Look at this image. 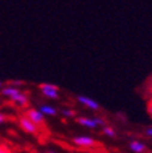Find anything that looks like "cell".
<instances>
[{"label":"cell","mask_w":152,"mask_h":153,"mask_svg":"<svg viewBox=\"0 0 152 153\" xmlns=\"http://www.w3.org/2000/svg\"><path fill=\"white\" fill-rule=\"evenodd\" d=\"M41 92L49 97V98H57L59 97V87L55 85H51V83H41L39 86Z\"/></svg>","instance_id":"obj_1"},{"label":"cell","mask_w":152,"mask_h":153,"mask_svg":"<svg viewBox=\"0 0 152 153\" xmlns=\"http://www.w3.org/2000/svg\"><path fill=\"white\" fill-rule=\"evenodd\" d=\"M26 118H29L30 121L35 123L36 126L37 125H44L45 123V118H44V114L39 111V110H28L26 111Z\"/></svg>","instance_id":"obj_2"},{"label":"cell","mask_w":152,"mask_h":153,"mask_svg":"<svg viewBox=\"0 0 152 153\" xmlns=\"http://www.w3.org/2000/svg\"><path fill=\"white\" fill-rule=\"evenodd\" d=\"M19 123H20V127L24 129L25 132L28 133H31V134H35L37 132V126L35 123H33L31 121L26 117H21L19 120Z\"/></svg>","instance_id":"obj_3"},{"label":"cell","mask_w":152,"mask_h":153,"mask_svg":"<svg viewBox=\"0 0 152 153\" xmlns=\"http://www.w3.org/2000/svg\"><path fill=\"white\" fill-rule=\"evenodd\" d=\"M72 142L77 146H81V147H92V146H96V141H94L92 138L90 137H75L72 140Z\"/></svg>","instance_id":"obj_4"},{"label":"cell","mask_w":152,"mask_h":153,"mask_svg":"<svg viewBox=\"0 0 152 153\" xmlns=\"http://www.w3.org/2000/svg\"><path fill=\"white\" fill-rule=\"evenodd\" d=\"M10 100L14 101L15 103L20 105V106H26V105H28V101H29V98H28V96H26L25 94H22L21 91H20L19 94H16V95H14L13 97H10Z\"/></svg>","instance_id":"obj_5"},{"label":"cell","mask_w":152,"mask_h":153,"mask_svg":"<svg viewBox=\"0 0 152 153\" xmlns=\"http://www.w3.org/2000/svg\"><path fill=\"white\" fill-rule=\"evenodd\" d=\"M77 100H79L81 103H83L85 106L90 107V108H92V110H98V108H100V106H98V103H97V102H95L94 100H91V98H89V97H85V96H79V97H77Z\"/></svg>","instance_id":"obj_6"},{"label":"cell","mask_w":152,"mask_h":153,"mask_svg":"<svg viewBox=\"0 0 152 153\" xmlns=\"http://www.w3.org/2000/svg\"><path fill=\"white\" fill-rule=\"evenodd\" d=\"M20 92V90L18 87H13V86H7V87H4L0 90V94H1L3 96H6V97H13L14 95H16Z\"/></svg>","instance_id":"obj_7"},{"label":"cell","mask_w":152,"mask_h":153,"mask_svg":"<svg viewBox=\"0 0 152 153\" xmlns=\"http://www.w3.org/2000/svg\"><path fill=\"white\" fill-rule=\"evenodd\" d=\"M77 122L80 125L85 126V127H89V128H95L96 127V123L94 120H90V118H86V117H79L77 118Z\"/></svg>","instance_id":"obj_8"},{"label":"cell","mask_w":152,"mask_h":153,"mask_svg":"<svg viewBox=\"0 0 152 153\" xmlns=\"http://www.w3.org/2000/svg\"><path fill=\"white\" fill-rule=\"evenodd\" d=\"M39 111H40L42 114H49V116H55V114L57 113L54 107L48 106V105H42V106H40V110H39Z\"/></svg>","instance_id":"obj_9"},{"label":"cell","mask_w":152,"mask_h":153,"mask_svg":"<svg viewBox=\"0 0 152 153\" xmlns=\"http://www.w3.org/2000/svg\"><path fill=\"white\" fill-rule=\"evenodd\" d=\"M130 147H131V149H132L133 152H137V153H141V152H143V151L146 149V146H145V144H142V143L139 142V141H133V142H131Z\"/></svg>","instance_id":"obj_10"},{"label":"cell","mask_w":152,"mask_h":153,"mask_svg":"<svg viewBox=\"0 0 152 153\" xmlns=\"http://www.w3.org/2000/svg\"><path fill=\"white\" fill-rule=\"evenodd\" d=\"M63 114H64V116H66V117H74L75 114H76V112L75 111H71V110H64L63 111Z\"/></svg>","instance_id":"obj_11"},{"label":"cell","mask_w":152,"mask_h":153,"mask_svg":"<svg viewBox=\"0 0 152 153\" xmlns=\"http://www.w3.org/2000/svg\"><path fill=\"white\" fill-rule=\"evenodd\" d=\"M146 92H148V94H151L152 95V77L147 81V83H146Z\"/></svg>","instance_id":"obj_12"},{"label":"cell","mask_w":152,"mask_h":153,"mask_svg":"<svg viewBox=\"0 0 152 153\" xmlns=\"http://www.w3.org/2000/svg\"><path fill=\"white\" fill-rule=\"evenodd\" d=\"M104 132L107 134V136H111V137H115V132H113V129L112 128H110V127H106V128H104Z\"/></svg>","instance_id":"obj_13"},{"label":"cell","mask_w":152,"mask_h":153,"mask_svg":"<svg viewBox=\"0 0 152 153\" xmlns=\"http://www.w3.org/2000/svg\"><path fill=\"white\" fill-rule=\"evenodd\" d=\"M147 111H148V114L152 117V97L148 100V103H147Z\"/></svg>","instance_id":"obj_14"},{"label":"cell","mask_w":152,"mask_h":153,"mask_svg":"<svg viewBox=\"0 0 152 153\" xmlns=\"http://www.w3.org/2000/svg\"><path fill=\"white\" fill-rule=\"evenodd\" d=\"M24 81H11L10 82V86H13V87H16V86H21V85H24Z\"/></svg>","instance_id":"obj_15"},{"label":"cell","mask_w":152,"mask_h":153,"mask_svg":"<svg viewBox=\"0 0 152 153\" xmlns=\"http://www.w3.org/2000/svg\"><path fill=\"white\" fill-rule=\"evenodd\" d=\"M0 153H13L9 148H6L4 146H0Z\"/></svg>","instance_id":"obj_16"},{"label":"cell","mask_w":152,"mask_h":153,"mask_svg":"<svg viewBox=\"0 0 152 153\" xmlns=\"http://www.w3.org/2000/svg\"><path fill=\"white\" fill-rule=\"evenodd\" d=\"M5 122V116L3 113H0V123H4Z\"/></svg>","instance_id":"obj_17"},{"label":"cell","mask_w":152,"mask_h":153,"mask_svg":"<svg viewBox=\"0 0 152 153\" xmlns=\"http://www.w3.org/2000/svg\"><path fill=\"white\" fill-rule=\"evenodd\" d=\"M146 133H147L148 136H152V128H148L147 131H146Z\"/></svg>","instance_id":"obj_18"},{"label":"cell","mask_w":152,"mask_h":153,"mask_svg":"<svg viewBox=\"0 0 152 153\" xmlns=\"http://www.w3.org/2000/svg\"><path fill=\"white\" fill-rule=\"evenodd\" d=\"M3 86V81H0V87H1Z\"/></svg>","instance_id":"obj_19"},{"label":"cell","mask_w":152,"mask_h":153,"mask_svg":"<svg viewBox=\"0 0 152 153\" xmlns=\"http://www.w3.org/2000/svg\"><path fill=\"white\" fill-rule=\"evenodd\" d=\"M46 153H54V152H52V151H48Z\"/></svg>","instance_id":"obj_20"}]
</instances>
